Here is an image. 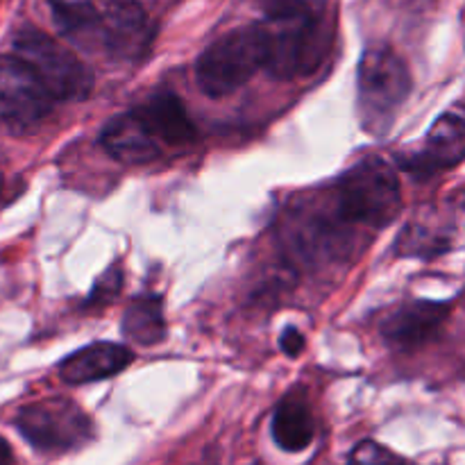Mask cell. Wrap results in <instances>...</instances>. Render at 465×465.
Masks as SVG:
<instances>
[{
    "label": "cell",
    "mask_w": 465,
    "mask_h": 465,
    "mask_svg": "<svg viewBox=\"0 0 465 465\" xmlns=\"http://www.w3.org/2000/svg\"><path fill=\"white\" fill-rule=\"evenodd\" d=\"M266 71L277 80L316 73L331 53L334 14L327 0H262Z\"/></svg>",
    "instance_id": "1"
},
{
    "label": "cell",
    "mask_w": 465,
    "mask_h": 465,
    "mask_svg": "<svg viewBox=\"0 0 465 465\" xmlns=\"http://www.w3.org/2000/svg\"><path fill=\"white\" fill-rule=\"evenodd\" d=\"M334 209L345 225L389 227L402 212L398 173L381 157L361 159L336 182Z\"/></svg>",
    "instance_id": "2"
},
{
    "label": "cell",
    "mask_w": 465,
    "mask_h": 465,
    "mask_svg": "<svg viewBox=\"0 0 465 465\" xmlns=\"http://www.w3.org/2000/svg\"><path fill=\"white\" fill-rule=\"evenodd\" d=\"M357 112L363 130L384 134L411 94L407 62L389 45H371L357 71Z\"/></svg>",
    "instance_id": "3"
},
{
    "label": "cell",
    "mask_w": 465,
    "mask_h": 465,
    "mask_svg": "<svg viewBox=\"0 0 465 465\" xmlns=\"http://www.w3.org/2000/svg\"><path fill=\"white\" fill-rule=\"evenodd\" d=\"M266 66V39L259 23L227 32L195 62V80L209 98H225Z\"/></svg>",
    "instance_id": "4"
},
{
    "label": "cell",
    "mask_w": 465,
    "mask_h": 465,
    "mask_svg": "<svg viewBox=\"0 0 465 465\" xmlns=\"http://www.w3.org/2000/svg\"><path fill=\"white\" fill-rule=\"evenodd\" d=\"M14 54L30 64L54 100L80 103L94 91V73L66 45L57 44L53 36L39 27H21L14 35Z\"/></svg>",
    "instance_id": "5"
},
{
    "label": "cell",
    "mask_w": 465,
    "mask_h": 465,
    "mask_svg": "<svg viewBox=\"0 0 465 465\" xmlns=\"http://www.w3.org/2000/svg\"><path fill=\"white\" fill-rule=\"evenodd\" d=\"M16 430L41 452H71L94 439V422L71 398H45L23 407Z\"/></svg>",
    "instance_id": "6"
},
{
    "label": "cell",
    "mask_w": 465,
    "mask_h": 465,
    "mask_svg": "<svg viewBox=\"0 0 465 465\" xmlns=\"http://www.w3.org/2000/svg\"><path fill=\"white\" fill-rule=\"evenodd\" d=\"M54 103L30 64L14 53L0 54V123L7 130H32L53 112Z\"/></svg>",
    "instance_id": "7"
},
{
    "label": "cell",
    "mask_w": 465,
    "mask_h": 465,
    "mask_svg": "<svg viewBox=\"0 0 465 465\" xmlns=\"http://www.w3.org/2000/svg\"><path fill=\"white\" fill-rule=\"evenodd\" d=\"M465 159V118L459 114H443L436 118L431 130L418 150L400 157L402 171L418 180H427L439 173L452 171Z\"/></svg>",
    "instance_id": "8"
},
{
    "label": "cell",
    "mask_w": 465,
    "mask_h": 465,
    "mask_svg": "<svg viewBox=\"0 0 465 465\" xmlns=\"http://www.w3.org/2000/svg\"><path fill=\"white\" fill-rule=\"evenodd\" d=\"M448 302H431V300H413L400 304L381 322V336L395 350H416L439 336L440 327L448 321Z\"/></svg>",
    "instance_id": "9"
},
{
    "label": "cell",
    "mask_w": 465,
    "mask_h": 465,
    "mask_svg": "<svg viewBox=\"0 0 465 465\" xmlns=\"http://www.w3.org/2000/svg\"><path fill=\"white\" fill-rule=\"evenodd\" d=\"M153 41V23L136 3H116L103 12L98 45L114 59H136Z\"/></svg>",
    "instance_id": "10"
},
{
    "label": "cell",
    "mask_w": 465,
    "mask_h": 465,
    "mask_svg": "<svg viewBox=\"0 0 465 465\" xmlns=\"http://www.w3.org/2000/svg\"><path fill=\"white\" fill-rule=\"evenodd\" d=\"M100 145L109 157L123 163H132V166L153 162L162 153V143L154 139L153 132L148 130V125L141 121L134 109L118 114L104 125V130L100 132Z\"/></svg>",
    "instance_id": "11"
},
{
    "label": "cell",
    "mask_w": 465,
    "mask_h": 465,
    "mask_svg": "<svg viewBox=\"0 0 465 465\" xmlns=\"http://www.w3.org/2000/svg\"><path fill=\"white\" fill-rule=\"evenodd\" d=\"M134 361V354L121 343H94L68 354L59 363V377L66 384H91L118 375Z\"/></svg>",
    "instance_id": "12"
},
{
    "label": "cell",
    "mask_w": 465,
    "mask_h": 465,
    "mask_svg": "<svg viewBox=\"0 0 465 465\" xmlns=\"http://www.w3.org/2000/svg\"><path fill=\"white\" fill-rule=\"evenodd\" d=\"M154 139L166 145H189L195 141V125L184 103L171 91H159L134 109Z\"/></svg>",
    "instance_id": "13"
},
{
    "label": "cell",
    "mask_w": 465,
    "mask_h": 465,
    "mask_svg": "<svg viewBox=\"0 0 465 465\" xmlns=\"http://www.w3.org/2000/svg\"><path fill=\"white\" fill-rule=\"evenodd\" d=\"M272 440L286 452H302L312 445L316 425L309 404L300 395H289L272 413Z\"/></svg>",
    "instance_id": "14"
},
{
    "label": "cell",
    "mask_w": 465,
    "mask_h": 465,
    "mask_svg": "<svg viewBox=\"0 0 465 465\" xmlns=\"http://www.w3.org/2000/svg\"><path fill=\"white\" fill-rule=\"evenodd\" d=\"M123 336L132 343L157 345L166 336L163 304L157 295H141L127 304L123 313Z\"/></svg>",
    "instance_id": "15"
},
{
    "label": "cell",
    "mask_w": 465,
    "mask_h": 465,
    "mask_svg": "<svg viewBox=\"0 0 465 465\" xmlns=\"http://www.w3.org/2000/svg\"><path fill=\"white\" fill-rule=\"evenodd\" d=\"M348 465H409L402 457L391 452L384 445L375 443V440H363L350 454Z\"/></svg>",
    "instance_id": "16"
},
{
    "label": "cell",
    "mask_w": 465,
    "mask_h": 465,
    "mask_svg": "<svg viewBox=\"0 0 465 465\" xmlns=\"http://www.w3.org/2000/svg\"><path fill=\"white\" fill-rule=\"evenodd\" d=\"M121 286H123L121 268L112 266L98 282H95L86 304H89V307H103V304L112 302V300L121 293Z\"/></svg>",
    "instance_id": "17"
},
{
    "label": "cell",
    "mask_w": 465,
    "mask_h": 465,
    "mask_svg": "<svg viewBox=\"0 0 465 465\" xmlns=\"http://www.w3.org/2000/svg\"><path fill=\"white\" fill-rule=\"evenodd\" d=\"M280 345H282V350L289 354V357H298V354L304 350V336L300 334L295 327H286V331L282 334Z\"/></svg>",
    "instance_id": "18"
},
{
    "label": "cell",
    "mask_w": 465,
    "mask_h": 465,
    "mask_svg": "<svg viewBox=\"0 0 465 465\" xmlns=\"http://www.w3.org/2000/svg\"><path fill=\"white\" fill-rule=\"evenodd\" d=\"M0 465H12V450L0 439Z\"/></svg>",
    "instance_id": "19"
}]
</instances>
